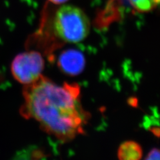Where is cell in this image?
<instances>
[{
    "label": "cell",
    "mask_w": 160,
    "mask_h": 160,
    "mask_svg": "<svg viewBox=\"0 0 160 160\" xmlns=\"http://www.w3.org/2000/svg\"><path fill=\"white\" fill-rule=\"evenodd\" d=\"M22 116L37 122L43 131L62 142H69L84 133L89 115L80 101L76 83L58 85L42 76L25 86Z\"/></svg>",
    "instance_id": "6da1fadb"
},
{
    "label": "cell",
    "mask_w": 160,
    "mask_h": 160,
    "mask_svg": "<svg viewBox=\"0 0 160 160\" xmlns=\"http://www.w3.org/2000/svg\"><path fill=\"white\" fill-rule=\"evenodd\" d=\"M54 32L64 42L79 43L89 33V20L83 11L73 6L59 8L55 14Z\"/></svg>",
    "instance_id": "7a4b0ae2"
},
{
    "label": "cell",
    "mask_w": 160,
    "mask_h": 160,
    "mask_svg": "<svg viewBox=\"0 0 160 160\" xmlns=\"http://www.w3.org/2000/svg\"><path fill=\"white\" fill-rule=\"evenodd\" d=\"M44 60L42 54L34 50L19 53L11 65L12 76L24 86L37 81L42 76Z\"/></svg>",
    "instance_id": "3957f363"
},
{
    "label": "cell",
    "mask_w": 160,
    "mask_h": 160,
    "mask_svg": "<svg viewBox=\"0 0 160 160\" xmlns=\"http://www.w3.org/2000/svg\"><path fill=\"white\" fill-rule=\"evenodd\" d=\"M58 66L63 73L72 76H78L85 68L86 58L79 50L67 49L59 56Z\"/></svg>",
    "instance_id": "277c9868"
},
{
    "label": "cell",
    "mask_w": 160,
    "mask_h": 160,
    "mask_svg": "<svg viewBox=\"0 0 160 160\" xmlns=\"http://www.w3.org/2000/svg\"><path fill=\"white\" fill-rule=\"evenodd\" d=\"M142 156V148L136 142H125L121 144L118 149V157L119 160H140Z\"/></svg>",
    "instance_id": "5b68a950"
},
{
    "label": "cell",
    "mask_w": 160,
    "mask_h": 160,
    "mask_svg": "<svg viewBox=\"0 0 160 160\" xmlns=\"http://www.w3.org/2000/svg\"><path fill=\"white\" fill-rule=\"evenodd\" d=\"M43 154L41 150L29 148L22 150L11 160H41Z\"/></svg>",
    "instance_id": "8992f818"
},
{
    "label": "cell",
    "mask_w": 160,
    "mask_h": 160,
    "mask_svg": "<svg viewBox=\"0 0 160 160\" xmlns=\"http://www.w3.org/2000/svg\"><path fill=\"white\" fill-rule=\"evenodd\" d=\"M133 8L139 12L152 11L158 5L155 0H128Z\"/></svg>",
    "instance_id": "52a82bcc"
},
{
    "label": "cell",
    "mask_w": 160,
    "mask_h": 160,
    "mask_svg": "<svg viewBox=\"0 0 160 160\" xmlns=\"http://www.w3.org/2000/svg\"><path fill=\"white\" fill-rule=\"evenodd\" d=\"M145 160H160V149H153L148 153Z\"/></svg>",
    "instance_id": "ba28073f"
},
{
    "label": "cell",
    "mask_w": 160,
    "mask_h": 160,
    "mask_svg": "<svg viewBox=\"0 0 160 160\" xmlns=\"http://www.w3.org/2000/svg\"><path fill=\"white\" fill-rule=\"evenodd\" d=\"M49 2H51L52 3H54V4H62L65 2H68V0H49Z\"/></svg>",
    "instance_id": "9c48e42d"
}]
</instances>
